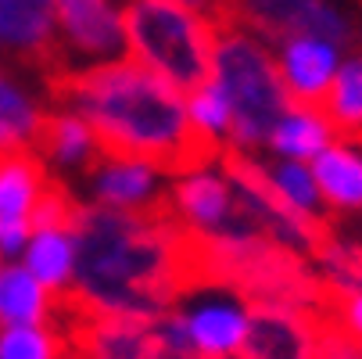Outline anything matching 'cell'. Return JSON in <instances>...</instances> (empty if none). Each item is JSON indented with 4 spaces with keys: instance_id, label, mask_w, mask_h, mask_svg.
Returning <instances> with one entry per match:
<instances>
[{
    "instance_id": "cell-4",
    "label": "cell",
    "mask_w": 362,
    "mask_h": 359,
    "mask_svg": "<svg viewBox=\"0 0 362 359\" xmlns=\"http://www.w3.org/2000/svg\"><path fill=\"white\" fill-rule=\"evenodd\" d=\"M216 86L230 105V140L240 151L269 144L276 122L287 115L291 97L280 62L269 55L262 36L240 22L216 25Z\"/></svg>"
},
{
    "instance_id": "cell-3",
    "label": "cell",
    "mask_w": 362,
    "mask_h": 359,
    "mask_svg": "<svg viewBox=\"0 0 362 359\" xmlns=\"http://www.w3.org/2000/svg\"><path fill=\"white\" fill-rule=\"evenodd\" d=\"M122 40L129 58L173 83L183 97L212 83L216 25L187 0H126Z\"/></svg>"
},
{
    "instance_id": "cell-25",
    "label": "cell",
    "mask_w": 362,
    "mask_h": 359,
    "mask_svg": "<svg viewBox=\"0 0 362 359\" xmlns=\"http://www.w3.org/2000/svg\"><path fill=\"white\" fill-rule=\"evenodd\" d=\"M316 359H362V345H358L348 331H341L334 320H327V317H323Z\"/></svg>"
},
{
    "instance_id": "cell-5",
    "label": "cell",
    "mask_w": 362,
    "mask_h": 359,
    "mask_svg": "<svg viewBox=\"0 0 362 359\" xmlns=\"http://www.w3.org/2000/svg\"><path fill=\"white\" fill-rule=\"evenodd\" d=\"M54 324L65 334L69 359H204L187 341L176 309L165 317L90 313L58 295Z\"/></svg>"
},
{
    "instance_id": "cell-9",
    "label": "cell",
    "mask_w": 362,
    "mask_h": 359,
    "mask_svg": "<svg viewBox=\"0 0 362 359\" xmlns=\"http://www.w3.org/2000/svg\"><path fill=\"white\" fill-rule=\"evenodd\" d=\"M194 305H176L187 341L204 359H240L247 338V305L230 291H197Z\"/></svg>"
},
{
    "instance_id": "cell-1",
    "label": "cell",
    "mask_w": 362,
    "mask_h": 359,
    "mask_svg": "<svg viewBox=\"0 0 362 359\" xmlns=\"http://www.w3.org/2000/svg\"><path fill=\"white\" fill-rule=\"evenodd\" d=\"M47 93L93 130L100 159L144 162L169 176H190L219 162L226 144L190 119L187 97L173 83L133 58L65 69L47 79Z\"/></svg>"
},
{
    "instance_id": "cell-12",
    "label": "cell",
    "mask_w": 362,
    "mask_h": 359,
    "mask_svg": "<svg viewBox=\"0 0 362 359\" xmlns=\"http://www.w3.org/2000/svg\"><path fill=\"white\" fill-rule=\"evenodd\" d=\"M54 18L62 29L65 55L76 50L83 58H115L126 47L122 18L112 0H54Z\"/></svg>"
},
{
    "instance_id": "cell-2",
    "label": "cell",
    "mask_w": 362,
    "mask_h": 359,
    "mask_svg": "<svg viewBox=\"0 0 362 359\" xmlns=\"http://www.w3.org/2000/svg\"><path fill=\"white\" fill-rule=\"evenodd\" d=\"M72 237L76 273L62 298L90 313L165 317L190 295V227L173 198L140 212L79 201Z\"/></svg>"
},
{
    "instance_id": "cell-23",
    "label": "cell",
    "mask_w": 362,
    "mask_h": 359,
    "mask_svg": "<svg viewBox=\"0 0 362 359\" xmlns=\"http://www.w3.org/2000/svg\"><path fill=\"white\" fill-rule=\"evenodd\" d=\"M273 180H276V187L284 190V198H287L291 205H298V209L320 216L323 198H320V190H316L313 173H308L301 162H280V166L273 169Z\"/></svg>"
},
{
    "instance_id": "cell-7",
    "label": "cell",
    "mask_w": 362,
    "mask_h": 359,
    "mask_svg": "<svg viewBox=\"0 0 362 359\" xmlns=\"http://www.w3.org/2000/svg\"><path fill=\"white\" fill-rule=\"evenodd\" d=\"M237 18L255 36L284 43L294 36H316L327 43H351L348 22L327 0H237Z\"/></svg>"
},
{
    "instance_id": "cell-14",
    "label": "cell",
    "mask_w": 362,
    "mask_h": 359,
    "mask_svg": "<svg viewBox=\"0 0 362 359\" xmlns=\"http://www.w3.org/2000/svg\"><path fill=\"white\" fill-rule=\"evenodd\" d=\"M36 155L43 162H54L62 169H90L100 159V147L93 140V130L69 108H54L43 115Z\"/></svg>"
},
{
    "instance_id": "cell-13",
    "label": "cell",
    "mask_w": 362,
    "mask_h": 359,
    "mask_svg": "<svg viewBox=\"0 0 362 359\" xmlns=\"http://www.w3.org/2000/svg\"><path fill=\"white\" fill-rule=\"evenodd\" d=\"M90 187H93V205L105 209H122V212H140L154 205L169 201V190L158 187V169L144 162H115V159H97L90 169Z\"/></svg>"
},
{
    "instance_id": "cell-16",
    "label": "cell",
    "mask_w": 362,
    "mask_h": 359,
    "mask_svg": "<svg viewBox=\"0 0 362 359\" xmlns=\"http://www.w3.org/2000/svg\"><path fill=\"white\" fill-rule=\"evenodd\" d=\"M313 180L330 209H362V155L351 144L334 140L313 159Z\"/></svg>"
},
{
    "instance_id": "cell-19",
    "label": "cell",
    "mask_w": 362,
    "mask_h": 359,
    "mask_svg": "<svg viewBox=\"0 0 362 359\" xmlns=\"http://www.w3.org/2000/svg\"><path fill=\"white\" fill-rule=\"evenodd\" d=\"M43 115L47 112L22 86H15L8 76H0V155L36 151V137H40Z\"/></svg>"
},
{
    "instance_id": "cell-17",
    "label": "cell",
    "mask_w": 362,
    "mask_h": 359,
    "mask_svg": "<svg viewBox=\"0 0 362 359\" xmlns=\"http://www.w3.org/2000/svg\"><path fill=\"white\" fill-rule=\"evenodd\" d=\"M25 270L50 291V295H65L72 287V273H76V237L72 230H33L29 244H25Z\"/></svg>"
},
{
    "instance_id": "cell-8",
    "label": "cell",
    "mask_w": 362,
    "mask_h": 359,
    "mask_svg": "<svg viewBox=\"0 0 362 359\" xmlns=\"http://www.w3.org/2000/svg\"><path fill=\"white\" fill-rule=\"evenodd\" d=\"M50 183L36 151L0 155V263L25 251L33 237V212Z\"/></svg>"
},
{
    "instance_id": "cell-18",
    "label": "cell",
    "mask_w": 362,
    "mask_h": 359,
    "mask_svg": "<svg viewBox=\"0 0 362 359\" xmlns=\"http://www.w3.org/2000/svg\"><path fill=\"white\" fill-rule=\"evenodd\" d=\"M320 115L341 144L362 147V55L337 69Z\"/></svg>"
},
{
    "instance_id": "cell-6",
    "label": "cell",
    "mask_w": 362,
    "mask_h": 359,
    "mask_svg": "<svg viewBox=\"0 0 362 359\" xmlns=\"http://www.w3.org/2000/svg\"><path fill=\"white\" fill-rule=\"evenodd\" d=\"M247 338L240 359H316L323 317L280 302H244Z\"/></svg>"
},
{
    "instance_id": "cell-10",
    "label": "cell",
    "mask_w": 362,
    "mask_h": 359,
    "mask_svg": "<svg viewBox=\"0 0 362 359\" xmlns=\"http://www.w3.org/2000/svg\"><path fill=\"white\" fill-rule=\"evenodd\" d=\"M0 43L43 69V79L69 69L65 47L58 40L54 0H0Z\"/></svg>"
},
{
    "instance_id": "cell-20",
    "label": "cell",
    "mask_w": 362,
    "mask_h": 359,
    "mask_svg": "<svg viewBox=\"0 0 362 359\" xmlns=\"http://www.w3.org/2000/svg\"><path fill=\"white\" fill-rule=\"evenodd\" d=\"M330 137L334 133H330V126L323 122L320 112H308V108L291 105L287 115L276 122L269 144L280 151L287 162H301L305 166V162H313L316 155H323V151L330 147Z\"/></svg>"
},
{
    "instance_id": "cell-21",
    "label": "cell",
    "mask_w": 362,
    "mask_h": 359,
    "mask_svg": "<svg viewBox=\"0 0 362 359\" xmlns=\"http://www.w3.org/2000/svg\"><path fill=\"white\" fill-rule=\"evenodd\" d=\"M0 359H69V345L58 324L4 327L0 331Z\"/></svg>"
},
{
    "instance_id": "cell-11",
    "label": "cell",
    "mask_w": 362,
    "mask_h": 359,
    "mask_svg": "<svg viewBox=\"0 0 362 359\" xmlns=\"http://www.w3.org/2000/svg\"><path fill=\"white\" fill-rule=\"evenodd\" d=\"M337 47L316 36H294L280 43V72L287 83L291 105L323 112V101L337 76Z\"/></svg>"
},
{
    "instance_id": "cell-22",
    "label": "cell",
    "mask_w": 362,
    "mask_h": 359,
    "mask_svg": "<svg viewBox=\"0 0 362 359\" xmlns=\"http://www.w3.org/2000/svg\"><path fill=\"white\" fill-rule=\"evenodd\" d=\"M187 112H190V119L204 130V133H212V137H230V105H226V97H223V90L216 86V79L212 83H204L201 90H194V93H187Z\"/></svg>"
},
{
    "instance_id": "cell-24",
    "label": "cell",
    "mask_w": 362,
    "mask_h": 359,
    "mask_svg": "<svg viewBox=\"0 0 362 359\" xmlns=\"http://www.w3.org/2000/svg\"><path fill=\"white\" fill-rule=\"evenodd\" d=\"M327 320H334L341 331H348L362 345V287H337L330 284V305H327Z\"/></svg>"
},
{
    "instance_id": "cell-15",
    "label": "cell",
    "mask_w": 362,
    "mask_h": 359,
    "mask_svg": "<svg viewBox=\"0 0 362 359\" xmlns=\"http://www.w3.org/2000/svg\"><path fill=\"white\" fill-rule=\"evenodd\" d=\"M33 324H54V295L25 266L0 263V331Z\"/></svg>"
}]
</instances>
